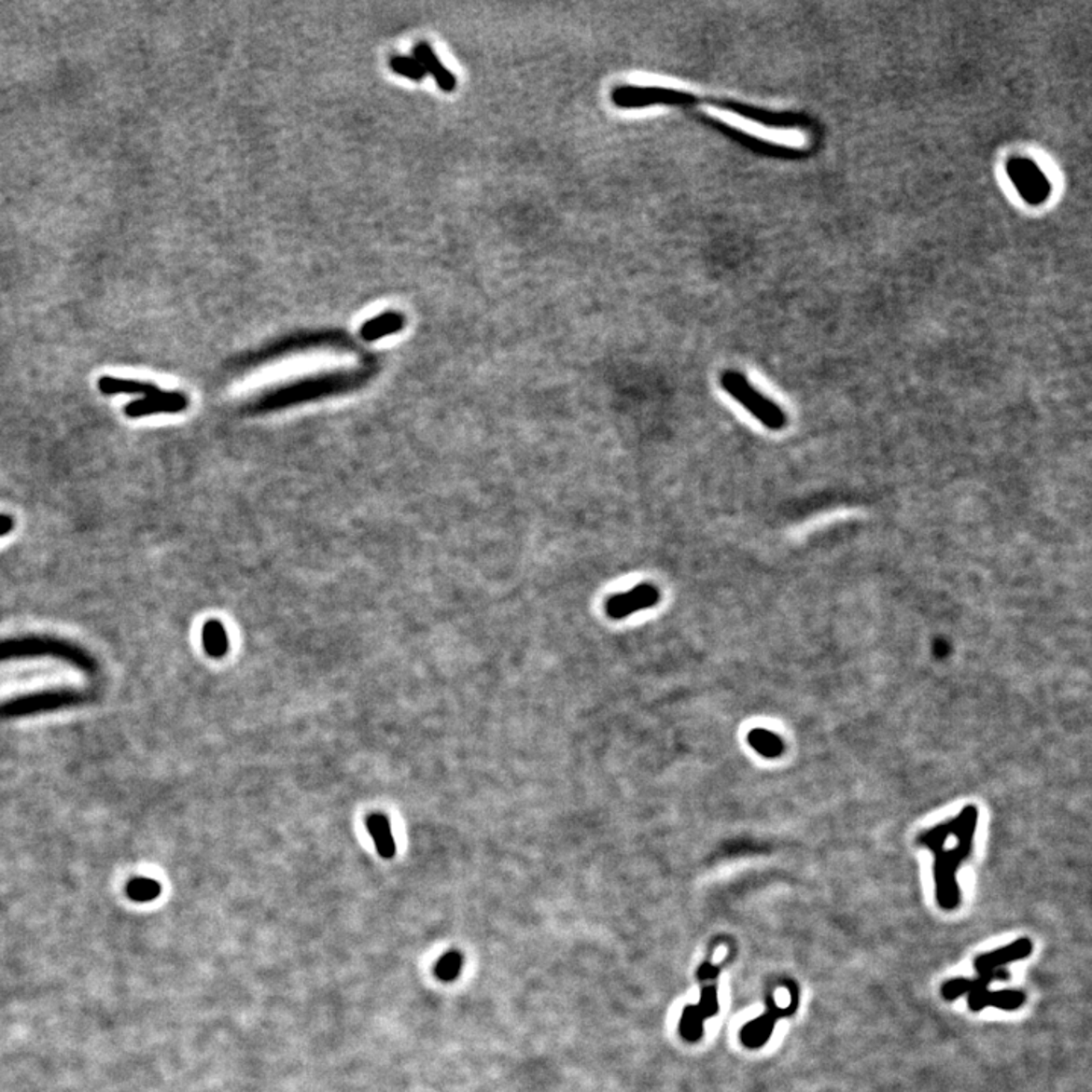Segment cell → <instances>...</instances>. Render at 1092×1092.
<instances>
[{"mask_svg":"<svg viewBox=\"0 0 1092 1092\" xmlns=\"http://www.w3.org/2000/svg\"><path fill=\"white\" fill-rule=\"evenodd\" d=\"M979 809L974 805H967L956 817L924 830L917 839L919 846L933 854L936 903L946 912L958 909L962 903L958 873L973 854Z\"/></svg>","mask_w":1092,"mask_h":1092,"instance_id":"obj_1","label":"cell"},{"mask_svg":"<svg viewBox=\"0 0 1092 1092\" xmlns=\"http://www.w3.org/2000/svg\"><path fill=\"white\" fill-rule=\"evenodd\" d=\"M1033 953V943L1029 938H1019L1007 945L1000 946L997 950L987 951L977 956L974 968L977 977L974 980L951 979L944 983L941 994L946 1001L968 994V1006L971 1011L980 1012L987 1006L1001 1009V1011H1016L1026 1003V994L1016 989H1003V991H989L992 980H1009L1011 973L1006 970L1009 963L1023 960Z\"/></svg>","mask_w":1092,"mask_h":1092,"instance_id":"obj_2","label":"cell"},{"mask_svg":"<svg viewBox=\"0 0 1092 1092\" xmlns=\"http://www.w3.org/2000/svg\"><path fill=\"white\" fill-rule=\"evenodd\" d=\"M721 385L725 392L736 399L747 412H749L751 416L756 417L757 421L764 425L766 428L783 429L788 422L785 412L774 404L769 398L763 397L757 388L749 385V381L745 378L744 373L737 372V371H725L721 376Z\"/></svg>","mask_w":1092,"mask_h":1092,"instance_id":"obj_3","label":"cell"},{"mask_svg":"<svg viewBox=\"0 0 1092 1092\" xmlns=\"http://www.w3.org/2000/svg\"><path fill=\"white\" fill-rule=\"evenodd\" d=\"M783 987H788L791 992V1003L786 1007L777 1006L774 1001L773 994L768 995V1011L764 1012L763 1015L754 1019L751 1023L747 1024L742 1031H740V1040L744 1043L745 1047L761 1048L764 1043H768L769 1038L773 1035L774 1026H776L778 1019L783 1016H791L797 1012L798 1004H800V989H798L797 983L793 980H785Z\"/></svg>","mask_w":1092,"mask_h":1092,"instance_id":"obj_4","label":"cell"},{"mask_svg":"<svg viewBox=\"0 0 1092 1092\" xmlns=\"http://www.w3.org/2000/svg\"><path fill=\"white\" fill-rule=\"evenodd\" d=\"M662 595L659 587L650 582L633 587L631 591L616 594L606 601V613L611 619H623L637 611L648 610L659 604Z\"/></svg>","mask_w":1092,"mask_h":1092,"instance_id":"obj_5","label":"cell"},{"mask_svg":"<svg viewBox=\"0 0 1092 1092\" xmlns=\"http://www.w3.org/2000/svg\"><path fill=\"white\" fill-rule=\"evenodd\" d=\"M189 400L182 395L176 392H161L155 395V397L143 398V399L133 400L126 405V416L130 417H143L150 416L155 413H178L187 409Z\"/></svg>","mask_w":1092,"mask_h":1092,"instance_id":"obj_6","label":"cell"},{"mask_svg":"<svg viewBox=\"0 0 1092 1092\" xmlns=\"http://www.w3.org/2000/svg\"><path fill=\"white\" fill-rule=\"evenodd\" d=\"M414 60L424 67L425 72L429 73L434 77V81L439 85V89L443 90L446 93H451L455 90L457 79L453 73L446 69L445 65L441 64V60L437 58L433 49L428 43H419L414 48Z\"/></svg>","mask_w":1092,"mask_h":1092,"instance_id":"obj_7","label":"cell"},{"mask_svg":"<svg viewBox=\"0 0 1092 1092\" xmlns=\"http://www.w3.org/2000/svg\"><path fill=\"white\" fill-rule=\"evenodd\" d=\"M366 827L375 844L376 853L383 859L395 858L397 844L393 839L392 825L385 813L376 812L366 818Z\"/></svg>","mask_w":1092,"mask_h":1092,"instance_id":"obj_8","label":"cell"},{"mask_svg":"<svg viewBox=\"0 0 1092 1092\" xmlns=\"http://www.w3.org/2000/svg\"><path fill=\"white\" fill-rule=\"evenodd\" d=\"M99 390L104 395H143V397H155L162 390L157 385H149V383H140V381L131 380H118L113 376H102L99 383Z\"/></svg>","mask_w":1092,"mask_h":1092,"instance_id":"obj_9","label":"cell"},{"mask_svg":"<svg viewBox=\"0 0 1092 1092\" xmlns=\"http://www.w3.org/2000/svg\"><path fill=\"white\" fill-rule=\"evenodd\" d=\"M749 747L764 759H776L785 751V742L776 733L764 728H752L747 736Z\"/></svg>","mask_w":1092,"mask_h":1092,"instance_id":"obj_10","label":"cell"},{"mask_svg":"<svg viewBox=\"0 0 1092 1092\" xmlns=\"http://www.w3.org/2000/svg\"><path fill=\"white\" fill-rule=\"evenodd\" d=\"M402 327H404V317L399 313H383L363 325L361 337L368 342H373V340L399 331Z\"/></svg>","mask_w":1092,"mask_h":1092,"instance_id":"obj_11","label":"cell"},{"mask_svg":"<svg viewBox=\"0 0 1092 1092\" xmlns=\"http://www.w3.org/2000/svg\"><path fill=\"white\" fill-rule=\"evenodd\" d=\"M203 643L211 657H223L228 651L227 630L218 621H208L203 625Z\"/></svg>","mask_w":1092,"mask_h":1092,"instance_id":"obj_12","label":"cell"},{"mask_svg":"<svg viewBox=\"0 0 1092 1092\" xmlns=\"http://www.w3.org/2000/svg\"><path fill=\"white\" fill-rule=\"evenodd\" d=\"M704 1016L696 1006H688L684 1009L679 1024L681 1035L688 1041H696L703 1035Z\"/></svg>","mask_w":1092,"mask_h":1092,"instance_id":"obj_13","label":"cell"},{"mask_svg":"<svg viewBox=\"0 0 1092 1092\" xmlns=\"http://www.w3.org/2000/svg\"><path fill=\"white\" fill-rule=\"evenodd\" d=\"M390 67H392L393 72L398 73L400 77H409L412 81H422L427 75L424 67L414 58L393 57L390 61Z\"/></svg>","mask_w":1092,"mask_h":1092,"instance_id":"obj_14","label":"cell"},{"mask_svg":"<svg viewBox=\"0 0 1092 1092\" xmlns=\"http://www.w3.org/2000/svg\"><path fill=\"white\" fill-rule=\"evenodd\" d=\"M461 965H463V960H461V956L458 953H455V951L446 953L445 956H441V960L436 965L437 977L441 980H445V982L454 980L460 974Z\"/></svg>","mask_w":1092,"mask_h":1092,"instance_id":"obj_15","label":"cell"},{"mask_svg":"<svg viewBox=\"0 0 1092 1092\" xmlns=\"http://www.w3.org/2000/svg\"><path fill=\"white\" fill-rule=\"evenodd\" d=\"M128 892L137 902H149V900H154L157 895H160L161 888L154 880L138 878V880H133V882L130 883Z\"/></svg>","mask_w":1092,"mask_h":1092,"instance_id":"obj_16","label":"cell"},{"mask_svg":"<svg viewBox=\"0 0 1092 1092\" xmlns=\"http://www.w3.org/2000/svg\"><path fill=\"white\" fill-rule=\"evenodd\" d=\"M14 528V521L7 514H0V538Z\"/></svg>","mask_w":1092,"mask_h":1092,"instance_id":"obj_17","label":"cell"}]
</instances>
